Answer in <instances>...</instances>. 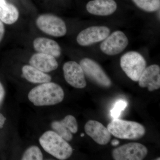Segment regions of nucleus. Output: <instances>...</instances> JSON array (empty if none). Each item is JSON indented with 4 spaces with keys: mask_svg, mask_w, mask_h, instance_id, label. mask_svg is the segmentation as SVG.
<instances>
[{
    "mask_svg": "<svg viewBox=\"0 0 160 160\" xmlns=\"http://www.w3.org/2000/svg\"><path fill=\"white\" fill-rule=\"evenodd\" d=\"M65 97L64 90L60 85L49 82L40 84L29 91V101L38 107L54 106L62 102Z\"/></svg>",
    "mask_w": 160,
    "mask_h": 160,
    "instance_id": "obj_1",
    "label": "nucleus"
},
{
    "mask_svg": "<svg viewBox=\"0 0 160 160\" xmlns=\"http://www.w3.org/2000/svg\"><path fill=\"white\" fill-rule=\"evenodd\" d=\"M39 142L46 152L60 160H65L71 156L72 147L67 141L53 130H48L40 136Z\"/></svg>",
    "mask_w": 160,
    "mask_h": 160,
    "instance_id": "obj_2",
    "label": "nucleus"
},
{
    "mask_svg": "<svg viewBox=\"0 0 160 160\" xmlns=\"http://www.w3.org/2000/svg\"><path fill=\"white\" fill-rule=\"evenodd\" d=\"M107 129L112 135L122 139L139 140L146 133L145 127L142 124L117 118L108 124Z\"/></svg>",
    "mask_w": 160,
    "mask_h": 160,
    "instance_id": "obj_3",
    "label": "nucleus"
},
{
    "mask_svg": "<svg viewBox=\"0 0 160 160\" xmlns=\"http://www.w3.org/2000/svg\"><path fill=\"white\" fill-rule=\"evenodd\" d=\"M120 66L128 77L132 81L138 82L146 68V62L139 52L129 51L122 56Z\"/></svg>",
    "mask_w": 160,
    "mask_h": 160,
    "instance_id": "obj_4",
    "label": "nucleus"
},
{
    "mask_svg": "<svg viewBox=\"0 0 160 160\" xmlns=\"http://www.w3.org/2000/svg\"><path fill=\"white\" fill-rule=\"evenodd\" d=\"M36 25L44 33L55 37L64 36L67 32L66 23L54 15H41L37 19Z\"/></svg>",
    "mask_w": 160,
    "mask_h": 160,
    "instance_id": "obj_5",
    "label": "nucleus"
},
{
    "mask_svg": "<svg viewBox=\"0 0 160 160\" xmlns=\"http://www.w3.org/2000/svg\"><path fill=\"white\" fill-rule=\"evenodd\" d=\"M85 75L99 86L109 88L112 82L102 67L94 60L85 58L80 62Z\"/></svg>",
    "mask_w": 160,
    "mask_h": 160,
    "instance_id": "obj_6",
    "label": "nucleus"
},
{
    "mask_svg": "<svg viewBox=\"0 0 160 160\" xmlns=\"http://www.w3.org/2000/svg\"><path fill=\"white\" fill-rule=\"evenodd\" d=\"M148 154V149L141 143L131 142L115 148L112 152L115 160H142Z\"/></svg>",
    "mask_w": 160,
    "mask_h": 160,
    "instance_id": "obj_7",
    "label": "nucleus"
},
{
    "mask_svg": "<svg viewBox=\"0 0 160 160\" xmlns=\"http://www.w3.org/2000/svg\"><path fill=\"white\" fill-rule=\"evenodd\" d=\"M129 44L126 34L121 31H116L109 35L100 45L101 51L109 56L116 55L124 51Z\"/></svg>",
    "mask_w": 160,
    "mask_h": 160,
    "instance_id": "obj_8",
    "label": "nucleus"
},
{
    "mask_svg": "<svg viewBox=\"0 0 160 160\" xmlns=\"http://www.w3.org/2000/svg\"><path fill=\"white\" fill-rule=\"evenodd\" d=\"M63 73L65 80L69 85L82 89L87 85L85 74L80 64L74 61H69L64 64Z\"/></svg>",
    "mask_w": 160,
    "mask_h": 160,
    "instance_id": "obj_9",
    "label": "nucleus"
},
{
    "mask_svg": "<svg viewBox=\"0 0 160 160\" xmlns=\"http://www.w3.org/2000/svg\"><path fill=\"white\" fill-rule=\"evenodd\" d=\"M110 32V29L106 26H91L81 31L78 34L77 41L80 46H90L105 40Z\"/></svg>",
    "mask_w": 160,
    "mask_h": 160,
    "instance_id": "obj_10",
    "label": "nucleus"
},
{
    "mask_svg": "<svg viewBox=\"0 0 160 160\" xmlns=\"http://www.w3.org/2000/svg\"><path fill=\"white\" fill-rule=\"evenodd\" d=\"M86 134L100 145H106L111 138V134L107 128L100 122L89 120L85 125Z\"/></svg>",
    "mask_w": 160,
    "mask_h": 160,
    "instance_id": "obj_11",
    "label": "nucleus"
},
{
    "mask_svg": "<svg viewBox=\"0 0 160 160\" xmlns=\"http://www.w3.org/2000/svg\"><path fill=\"white\" fill-rule=\"evenodd\" d=\"M141 88H147L149 91L160 88V68L157 65L148 66L143 71L138 81Z\"/></svg>",
    "mask_w": 160,
    "mask_h": 160,
    "instance_id": "obj_12",
    "label": "nucleus"
},
{
    "mask_svg": "<svg viewBox=\"0 0 160 160\" xmlns=\"http://www.w3.org/2000/svg\"><path fill=\"white\" fill-rule=\"evenodd\" d=\"M29 64L46 73L54 71L58 67V63L55 58L41 52L32 55L29 59Z\"/></svg>",
    "mask_w": 160,
    "mask_h": 160,
    "instance_id": "obj_13",
    "label": "nucleus"
},
{
    "mask_svg": "<svg viewBox=\"0 0 160 160\" xmlns=\"http://www.w3.org/2000/svg\"><path fill=\"white\" fill-rule=\"evenodd\" d=\"M117 5L114 0H92L86 5V9L90 14L107 16L114 13Z\"/></svg>",
    "mask_w": 160,
    "mask_h": 160,
    "instance_id": "obj_14",
    "label": "nucleus"
},
{
    "mask_svg": "<svg viewBox=\"0 0 160 160\" xmlns=\"http://www.w3.org/2000/svg\"><path fill=\"white\" fill-rule=\"evenodd\" d=\"M33 46L38 52L45 53L59 58L62 54V49L58 43L48 38L40 37L35 39Z\"/></svg>",
    "mask_w": 160,
    "mask_h": 160,
    "instance_id": "obj_15",
    "label": "nucleus"
},
{
    "mask_svg": "<svg viewBox=\"0 0 160 160\" xmlns=\"http://www.w3.org/2000/svg\"><path fill=\"white\" fill-rule=\"evenodd\" d=\"M22 76L29 82L40 84L51 82V77L31 65H25L22 69Z\"/></svg>",
    "mask_w": 160,
    "mask_h": 160,
    "instance_id": "obj_16",
    "label": "nucleus"
},
{
    "mask_svg": "<svg viewBox=\"0 0 160 160\" xmlns=\"http://www.w3.org/2000/svg\"><path fill=\"white\" fill-rule=\"evenodd\" d=\"M19 13L17 8L6 0H0V20L3 23L11 25L18 19Z\"/></svg>",
    "mask_w": 160,
    "mask_h": 160,
    "instance_id": "obj_17",
    "label": "nucleus"
},
{
    "mask_svg": "<svg viewBox=\"0 0 160 160\" xmlns=\"http://www.w3.org/2000/svg\"><path fill=\"white\" fill-rule=\"evenodd\" d=\"M140 9L148 12H153L160 9V0H132Z\"/></svg>",
    "mask_w": 160,
    "mask_h": 160,
    "instance_id": "obj_18",
    "label": "nucleus"
},
{
    "mask_svg": "<svg viewBox=\"0 0 160 160\" xmlns=\"http://www.w3.org/2000/svg\"><path fill=\"white\" fill-rule=\"evenodd\" d=\"M51 127L52 130L67 142H70L72 139L73 136L72 133L62 124L61 121H54L52 122Z\"/></svg>",
    "mask_w": 160,
    "mask_h": 160,
    "instance_id": "obj_19",
    "label": "nucleus"
},
{
    "mask_svg": "<svg viewBox=\"0 0 160 160\" xmlns=\"http://www.w3.org/2000/svg\"><path fill=\"white\" fill-rule=\"evenodd\" d=\"M43 155L38 146H32L28 147L23 152L21 160H42Z\"/></svg>",
    "mask_w": 160,
    "mask_h": 160,
    "instance_id": "obj_20",
    "label": "nucleus"
},
{
    "mask_svg": "<svg viewBox=\"0 0 160 160\" xmlns=\"http://www.w3.org/2000/svg\"><path fill=\"white\" fill-rule=\"evenodd\" d=\"M61 122L66 126L72 134H75L78 131V124L76 119L73 116L68 115L65 117Z\"/></svg>",
    "mask_w": 160,
    "mask_h": 160,
    "instance_id": "obj_21",
    "label": "nucleus"
},
{
    "mask_svg": "<svg viewBox=\"0 0 160 160\" xmlns=\"http://www.w3.org/2000/svg\"><path fill=\"white\" fill-rule=\"evenodd\" d=\"M127 105V102L123 100H120L117 102L113 109L111 110L112 117L114 118H118L121 112L125 109Z\"/></svg>",
    "mask_w": 160,
    "mask_h": 160,
    "instance_id": "obj_22",
    "label": "nucleus"
},
{
    "mask_svg": "<svg viewBox=\"0 0 160 160\" xmlns=\"http://www.w3.org/2000/svg\"><path fill=\"white\" fill-rule=\"evenodd\" d=\"M6 92L2 83L0 82V106L5 98Z\"/></svg>",
    "mask_w": 160,
    "mask_h": 160,
    "instance_id": "obj_23",
    "label": "nucleus"
},
{
    "mask_svg": "<svg viewBox=\"0 0 160 160\" xmlns=\"http://www.w3.org/2000/svg\"><path fill=\"white\" fill-rule=\"evenodd\" d=\"M5 34V27L4 24L2 21L0 20V42L2 41Z\"/></svg>",
    "mask_w": 160,
    "mask_h": 160,
    "instance_id": "obj_24",
    "label": "nucleus"
},
{
    "mask_svg": "<svg viewBox=\"0 0 160 160\" xmlns=\"http://www.w3.org/2000/svg\"><path fill=\"white\" fill-rule=\"evenodd\" d=\"M6 121V118L0 112V129L3 128Z\"/></svg>",
    "mask_w": 160,
    "mask_h": 160,
    "instance_id": "obj_25",
    "label": "nucleus"
},
{
    "mask_svg": "<svg viewBox=\"0 0 160 160\" xmlns=\"http://www.w3.org/2000/svg\"><path fill=\"white\" fill-rule=\"evenodd\" d=\"M120 142L117 140H113L111 142L112 145L113 146H117L119 144Z\"/></svg>",
    "mask_w": 160,
    "mask_h": 160,
    "instance_id": "obj_26",
    "label": "nucleus"
},
{
    "mask_svg": "<svg viewBox=\"0 0 160 160\" xmlns=\"http://www.w3.org/2000/svg\"><path fill=\"white\" fill-rule=\"evenodd\" d=\"M85 136V134H84V133H82V134H81V136L82 137H83Z\"/></svg>",
    "mask_w": 160,
    "mask_h": 160,
    "instance_id": "obj_27",
    "label": "nucleus"
}]
</instances>
